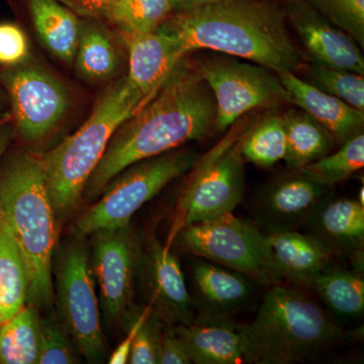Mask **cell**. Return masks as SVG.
I'll use <instances>...</instances> for the list:
<instances>
[{
    "label": "cell",
    "mask_w": 364,
    "mask_h": 364,
    "mask_svg": "<svg viewBox=\"0 0 364 364\" xmlns=\"http://www.w3.org/2000/svg\"><path fill=\"white\" fill-rule=\"evenodd\" d=\"M215 131L214 95L196 60L183 57L156 92L112 135L104 156L86 183L88 198L100 196L123 170L164 154Z\"/></svg>",
    "instance_id": "obj_1"
},
{
    "label": "cell",
    "mask_w": 364,
    "mask_h": 364,
    "mask_svg": "<svg viewBox=\"0 0 364 364\" xmlns=\"http://www.w3.org/2000/svg\"><path fill=\"white\" fill-rule=\"evenodd\" d=\"M159 28L176 38L186 56L210 50L247 60L277 75L296 74L305 66L284 13L265 0H214L172 14Z\"/></svg>",
    "instance_id": "obj_2"
},
{
    "label": "cell",
    "mask_w": 364,
    "mask_h": 364,
    "mask_svg": "<svg viewBox=\"0 0 364 364\" xmlns=\"http://www.w3.org/2000/svg\"><path fill=\"white\" fill-rule=\"evenodd\" d=\"M43 155L14 151L0 168V215L11 229L25 260L28 305L52 303V260L58 240Z\"/></svg>",
    "instance_id": "obj_3"
},
{
    "label": "cell",
    "mask_w": 364,
    "mask_h": 364,
    "mask_svg": "<svg viewBox=\"0 0 364 364\" xmlns=\"http://www.w3.org/2000/svg\"><path fill=\"white\" fill-rule=\"evenodd\" d=\"M239 326L247 342L249 363H305L348 337L312 299L279 284L265 293L252 322Z\"/></svg>",
    "instance_id": "obj_4"
},
{
    "label": "cell",
    "mask_w": 364,
    "mask_h": 364,
    "mask_svg": "<svg viewBox=\"0 0 364 364\" xmlns=\"http://www.w3.org/2000/svg\"><path fill=\"white\" fill-rule=\"evenodd\" d=\"M148 100L127 76L117 79L97 98L85 124L43 155L57 215H67L78 205L114 132Z\"/></svg>",
    "instance_id": "obj_5"
},
{
    "label": "cell",
    "mask_w": 364,
    "mask_h": 364,
    "mask_svg": "<svg viewBox=\"0 0 364 364\" xmlns=\"http://www.w3.org/2000/svg\"><path fill=\"white\" fill-rule=\"evenodd\" d=\"M198 157L189 151L172 150L123 170L100 193V198L77 222L78 235L130 226L132 217L169 182L193 169Z\"/></svg>",
    "instance_id": "obj_6"
},
{
    "label": "cell",
    "mask_w": 364,
    "mask_h": 364,
    "mask_svg": "<svg viewBox=\"0 0 364 364\" xmlns=\"http://www.w3.org/2000/svg\"><path fill=\"white\" fill-rule=\"evenodd\" d=\"M182 246L196 257L247 275L260 286L282 279L267 234L233 213L179 230Z\"/></svg>",
    "instance_id": "obj_7"
},
{
    "label": "cell",
    "mask_w": 364,
    "mask_h": 364,
    "mask_svg": "<svg viewBox=\"0 0 364 364\" xmlns=\"http://www.w3.org/2000/svg\"><path fill=\"white\" fill-rule=\"evenodd\" d=\"M248 126V119L242 117L214 149L198 158L181 198L176 232L233 213L240 205L245 191V160L239 141Z\"/></svg>",
    "instance_id": "obj_8"
},
{
    "label": "cell",
    "mask_w": 364,
    "mask_h": 364,
    "mask_svg": "<svg viewBox=\"0 0 364 364\" xmlns=\"http://www.w3.org/2000/svg\"><path fill=\"white\" fill-rule=\"evenodd\" d=\"M0 87L11 105L14 132L26 143L45 140L72 109L63 81L32 57L18 65L0 67Z\"/></svg>",
    "instance_id": "obj_9"
},
{
    "label": "cell",
    "mask_w": 364,
    "mask_h": 364,
    "mask_svg": "<svg viewBox=\"0 0 364 364\" xmlns=\"http://www.w3.org/2000/svg\"><path fill=\"white\" fill-rule=\"evenodd\" d=\"M215 104V132L224 133L258 109L291 104L277 73L265 67L228 55L196 60Z\"/></svg>",
    "instance_id": "obj_10"
},
{
    "label": "cell",
    "mask_w": 364,
    "mask_h": 364,
    "mask_svg": "<svg viewBox=\"0 0 364 364\" xmlns=\"http://www.w3.org/2000/svg\"><path fill=\"white\" fill-rule=\"evenodd\" d=\"M60 312L79 351L90 361L104 355V333L87 251L80 244L63 249L55 269Z\"/></svg>",
    "instance_id": "obj_11"
},
{
    "label": "cell",
    "mask_w": 364,
    "mask_h": 364,
    "mask_svg": "<svg viewBox=\"0 0 364 364\" xmlns=\"http://www.w3.org/2000/svg\"><path fill=\"white\" fill-rule=\"evenodd\" d=\"M93 235L92 270L107 317L119 322L128 315L133 299L138 249L130 226Z\"/></svg>",
    "instance_id": "obj_12"
},
{
    "label": "cell",
    "mask_w": 364,
    "mask_h": 364,
    "mask_svg": "<svg viewBox=\"0 0 364 364\" xmlns=\"http://www.w3.org/2000/svg\"><path fill=\"white\" fill-rule=\"evenodd\" d=\"M326 186L296 172L267 186L253 205L254 224L263 233L298 231L327 196Z\"/></svg>",
    "instance_id": "obj_13"
},
{
    "label": "cell",
    "mask_w": 364,
    "mask_h": 364,
    "mask_svg": "<svg viewBox=\"0 0 364 364\" xmlns=\"http://www.w3.org/2000/svg\"><path fill=\"white\" fill-rule=\"evenodd\" d=\"M144 279L151 308L168 324L186 325L196 318L181 263L168 246L152 239L144 258Z\"/></svg>",
    "instance_id": "obj_14"
},
{
    "label": "cell",
    "mask_w": 364,
    "mask_h": 364,
    "mask_svg": "<svg viewBox=\"0 0 364 364\" xmlns=\"http://www.w3.org/2000/svg\"><path fill=\"white\" fill-rule=\"evenodd\" d=\"M289 18L315 63L364 74V59L355 41L305 1L289 6Z\"/></svg>",
    "instance_id": "obj_15"
},
{
    "label": "cell",
    "mask_w": 364,
    "mask_h": 364,
    "mask_svg": "<svg viewBox=\"0 0 364 364\" xmlns=\"http://www.w3.org/2000/svg\"><path fill=\"white\" fill-rule=\"evenodd\" d=\"M117 33L128 58L127 78L150 100L186 55L176 38L161 28L153 33Z\"/></svg>",
    "instance_id": "obj_16"
},
{
    "label": "cell",
    "mask_w": 364,
    "mask_h": 364,
    "mask_svg": "<svg viewBox=\"0 0 364 364\" xmlns=\"http://www.w3.org/2000/svg\"><path fill=\"white\" fill-rule=\"evenodd\" d=\"M193 275L203 318H230L240 313L252 301L258 284L243 273L200 257L193 261Z\"/></svg>",
    "instance_id": "obj_17"
},
{
    "label": "cell",
    "mask_w": 364,
    "mask_h": 364,
    "mask_svg": "<svg viewBox=\"0 0 364 364\" xmlns=\"http://www.w3.org/2000/svg\"><path fill=\"white\" fill-rule=\"evenodd\" d=\"M188 351L191 363H248V346L239 324L230 318L198 317L174 327Z\"/></svg>",
    "instance_id": "obj_18"
},
{
    "label": "cell",
    "mask_w": 364,
    "mask_h": 364,
    "mask_svg": "<svg viewBox=\"0 0 364 364\" xmlns=\"http://www.w3.org/2000/svg\"><path fill=\"white\" fill-rule=\"evenodd\" d=\"M304 226L333 256L355 255L363 248L364 205L358 200L327 198Z\"/></svg>",
    "instance_id": "obj_19"
},
{
    "label": "cell",
    "mask_w": 364,
    "mask_h": 364,
    "mask_svg": "<svg viewBox=\"0 0 364 364\" xmlns=\"http://www.w3.org/2000/svg\"><path fill=\"white\" fill-rule=\"evenodd\" d=\"M282 85L289 95L291 104L312 117L334 139L344 143L363 132L364 112L354 109L343 100L318 90L296 73L279 74Z\"/></svg>",
    "instance_id": "obj_20"
},
{
    "label": "cell",
    "mask_w": 364,
    "mask_h": 364,
    "mask_svg": "<svg viewBox=\"0 0 364 364\" xmlns=\"http://www.w3.org/2000/svg\"><path fill=\"white\" fill-rule=\"evenodd\" d=\"M81 18L105 21L117 31L156 32L174 13L176 0H59Z\"/></svg>",
    "instance_id": "obj_21"
},
{
    "label": "cell",
    "mask_w": 364,
    "mask_h": 364,
    "mask_svg": "<svg viewBox=\"0 0 364 364\" xmlns=\"http://www.w3.org/2000/svg\"><path fill=\"white\" fill-rule=\"evenodd\" d=\"M82 18L73 61L78 77L90 85L114 80L122 64L119 48L102 21Z\"/></svg>",
    "instance_id": "obj_22"
},
{
    "label": "cell",
    "mask_w": 364,
    "mask_h": 364,
    "mask_svg": "<svg viewBox=\"0 0 364 364\" xmlns=\"http://www.w3.org/2000/svg\"><path fill=\"white\" fill-rule=\"evenodd\" d=\"M268 242L282 279L306 284L314 275L331 265V252L309 235L298 231L268 234Z\"/></svg>",
    "instance_id": "obj_23"
},
{
    "label": "cell",
    "mask_w": 364,
    "mask_h": 364,
    "mask_svg": "<svg viewBox=\"0 0 364 364\" xmlns=\"http://www.w3.org/2000/svg\"><path fill=\"white\" fill-rule=\"evenodd\" d=\"M38 37L55 57L72 64L75 57L80 18L59 0H26Z\"/></svg>",
    "instance_id": "obj_24"
},
{
    "label": "cell",
    "mask_w": 364,
    "mask_h": 364,
    "mask_svg": "<svg viewBox=\"0 0 364 364\" xmlns=\"http://www.w3.org/2000/svg\"><path fill=\"white\" fill-rule=\"evenodd\" d=\"M28 293L25 260L11 229L0 215V324L26 305Z\"/></svg>",
    "instance_id": "obj_25"
},
{
    "label": "cell",
    "mask_w": 364,
    "mask_h": 364,
    "mask_svg": "<svg viewBox=\"0 0 364 364\" xmlns=\"http://www.w3.org/2000/svg\"><path fill=\"white\" fill-rule=\"evenodd\" d=\"M286 129L287 167L298 172L334 147L333 136L301 109H291L282 116Z\"/></svg>",
    "instance_id": "obj_26"
},
{
    "label": "cell",
    "mask_w": 364,
    "mask_h": 364,
    "mask_svg": "<svg viewBox=\"0 0 364 364\" xmlns=\"http://www.w3.org/2000/svg\"><path fill=\"white\" fill-rule=\"evenodd\" d=\"M328 308L345 318H355L364 311V280L356 273L329 265L306 284Z\"/></svg>",
    "instance_id": "obj_27"
},
{
    "label": "cell",
    "mask_w": 364,
    "mask_h": 364,
    "mask_svg": "<svg viewBox=\"0 0 364 364\" xmlns=\"http://www.w3.org/2000/svg\"><path fill=\"white\" fill-rule=\"evenodd\" d=\"M40 316L37 306L26 305L0 324V363L37 364L39 359Z\"/></svg>",
    "instance_id": "obj_28"
},
{
    "label": "cell",
    "mask_w": 364,
    "mask_h": 364,
    "mask_svg": "<svg viewBox=\"0 0 364 364\" xmlns=\"http://www.w3.org/2000/svg\"><path fill=\"white\" fill-rule=\"evenodd\" d=\"M245 162L269 168L286 159L287 146L284 117L270 114L255 124H249L239 141Z\"/></svg>",
    "instance_id": "obj_29"
},
{
    "label": "cell",
    "mask_w": 364,
    "mask_h": 364,
    "mask_svg": "<svg viewBox=\"0 0 364 364\" xmlns=\"http://www.w3.org/2000/svg\"><path fill=\"white\" fill-rule=\"evenodd\" d=\"M364 166V134H356L341 144L336 152L325 155L299 170L316 183L329 188L346 181Z\"/></svg>",
    "instance_id": "obj_30"
},
{
    "label": "cell",
    "mask_w": 364,
    "mask_h": 364,
    "mask_svg": "<svg viewBox=\"0 0 364 364\" xmlns=\"http://www.w3.org/2000/svg\"><path fill=\"white\" fill-rule=\"evenodd\" d=\"M309 83L328 95L343 100L358 111L364 112L363 74L331 68L315 63L306 65Z\"/></svg>",
    "instance_id": "obj_31"
},
{
    "label": "cell",
    "mask_w": 364,
    "mask_h": 364,
    "mask_svg": "<svg viewBox=\"0 0 364 364\" xmlns=\"http://www.w3.org/2000/svg\"><path fill=\"white\" fill-rule=\"evenodd\" d=\"M363 47L364 0H303Z\"/></svg>",
    "instance_id": "obj_32"
},
{
    "label": "cell",
    "mask_w": 364,
    "mask_h": 364,
    "mask_svg": "<svg viewBox=\"0 0 364 364\" xmlns=\"http://www.w3.org/2000/svg\"><path fill=\"white\" fill-rule=\"evenodd\" d=\"M65 331L52 318H40L39 364L75 363Z\"/></svg>",
    "instance_id": "obj_33"
},
{
    "label": "cell",
    "mask_w": 364,
    "mask_h": 364,
    "mask_svg": "<svg viewBox=\"0 0 364 364\" xmlns=\"http://www.w3.org/2000/svg\"><path fill=\"white\" fill-rule=\"evenodd\" d=\"M159 320L160 318L152 311L149 318L136 332L132 344L128 363H159L160 338L162 331Z\"/></svg>",
    "instance_id": "obj_34"
},
{
    "label": "cell",
    "mask_w": 364,
    "mask_h": 364,
    "mask_svg": "<svg viewBox=\"0 0 364 364\" xmlns=\"http://www.w3.org/2000/svg\"><path fill=\"white\" fill-rule=\"evenodd\" d=\"M30 42L20 26L0 23V67L18 65L31 58Z\"/></svg>",
    "instance_id": "obj_35"
},
{
    "label": "cell",
    "mask_w": 364,
    "mask_h": 364,
    "mask_svg": "<svg viewBox=\"0 0 364 364\" xmlns=\"http://www.w3.org/2000/svg\"><path fill=\"white\" fill-rule=\"evenodd\" d=\"M160 364H188L191 363L188 351L177 336L174 327L162 330L160 338Z\"/></svg>",
    "instance_id": "obj_36"
},
{
    "label": "cell",
    "mask_w": 364,
    "mask_h": 364,
    "mask_svg": "<svg viewBox=\"0 0 364 364\" xmlns=\"http://www.w3.org/2000/svg\"><path fill=\"white\" fill-rule=\"evenodd\" d=\"M151 313H152V308H151L150 305H148L145 309H144L142 313H141L140 315L134 320L133 324H132L126 338H124L123 342L117 347L116 350L112 352L111 358H109V363H128L132 344H133L134 339H135L136 332H138L139 329L142 327L145 321L149 318Z\"/></svg>",
    "instance_id": "obj_37"
},
{
    "label": "cell",
    "mask_w": 364,
    "mask_h": 364,
    "mask_svg": "<svg viewBox=\"0 0 364 364\" xmlns=\"http://www.w3.org/2000/svg\"><path fill=\"white\" fill-rule=\"evenodd\" d=\"M14 133L11 117L9 116L0 119V159H1L4 151L6 150L7 145H9Z\"/></svg>",
    "instance_id": "obj_38"
},
{
    "label": "cell",
    "mask_w": 364,
    "mask_h": 364,
    "mask_svg": "<svg viewBox=\"0 0 364 364\" xmlns=\"http://www.w3.org/2000/svg\"><path fill=\"white\" fill-rule=\"evenodd\" d=\"M212 1L214 0H176L174 13L191 11V9H198V7L205 6Z\"/></svg>",
    "instance_id": "obj_39"
},
{
    "label": "cell",
    "mask_w": 364,
    "mask_h": 364,
    "mask_svg": "<svg viewBox=\"0 0 364 364\" xmlns=\"http://www.w3.org/2000/svg\"><path fill=\"white\" fill-rule=\"evenodd\" d=\"M7 104H9V102H7L6 92H4V91L2 90V88L0 87V109H1L2 107H6Z\"/></svg>",
    "instance_id": "obj_40"
},
{
    "label": "cell",
    "mask_w": 364,
    "mask_h": 364,
    "mask_svg": "<svg viewBox=\"0 0 364 364\" xmlns=\"http://www.w3.org/2000/svg\"><path fill=\"white\" fill-rule=\"evenodd\" d=\"M363 193H364V188L363 186L360 189H359V193H358V202L361 203V205H364V198H363Z\"/></svg>",
    "instance_id": "obj_41"
}]
</instances>
